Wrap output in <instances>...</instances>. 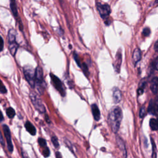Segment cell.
Returning <instances> with one entry per match:
<instances>
[{
	"instance_id": "obj_1",
	"label": "cell",
	"mask_w": 158,
	"mask_h": 158,
	"mask_svg": "<svg viewBox=\"0 0 158 158\" xmlns=\"http://www.w3.org/2000/svg\"><path fill=\"white\" fill-rule=\"evenodd\" d=\"M122 118L123 114L121 108L116 106L113 108L110 111L108 114V122L114 133H116L119 131Z\"/></svg>"
},
{
	"instance_id": "obj_2",
	"label": "cell",
	"mask_w": 158,
	"mask_h": 158,
	"mask_svg": "<svg viewBox=\"0 0 158 158\" xmlns=\"http://www.w3.org/2000/svg\"><path fill=\"white\" fill-rule=\"evenodd\" d=\"M16 31L14 29L9 30L8 34V48L10 53L13 56H15L19 48V44L16 41Z\"/></svg>"
},
{
	"instance_id": "obj_3",
	"label": "cell",
	"mask_w": 158,
	"mask_h": 158,
	"mask_svg": "<svg viewBox=\"0 0 158 158\" xmlns=\"http://www.w3.org/2000/svg\"><path fill=\"white\" fill-rule=\"evenodd\" d=\"M35 87H37L38 91L41 94L44 93L46 88V84L44 79L43 70L40 66H38L36 69Z\"/></svg>"
},
{
	"instance_id": "obj_4",
	"label": "cell",
	"mask_w": 158,
	"mask_h": 158,
	"mask_svg": "<svg viewBox=\"0 0 158 158\" xmlns=\"http://www.w3.org/2000/svg\"><path fill=\"white\" fill-rule=\"evenodd\" d=\"M24 77L32 88L35 87L36 69L30 66H25L23 68Z\"/></svg>"
},
{
	"instance_id": "obj_5",
	"label": "cell",
	"mask_w": 158,
	"mask_h": 158,
	"mask_svg": "<svg viewBox=\"0 0 158 158\" xmlns=\"http://www.w3.org/2000/svg\"><path fill=\"white\" fill-rule=\"evenodd\" d=\"M30 98L33 106L40 113H46V109L44 104H43L41 99L37 93L35 91H31L30 94Z\"/></svg>"
},
{
	"instance_id": "obj_6",
	"label": "cell",
	"mask_w": 158,
	"mask_h": 158,
	"mask_svg": "<svg viewBox=\"0 0 158 158\" xmlns=\"http://www.w3.org/2000/svg\"><path fill=\"white\" fill-rule=\"evenodd\" d=\"M49 75H50L52 85L54 86L56 90L60 93V94L63 97H65L66 95V88L64 83L55 74L50 73Z\"/></svg>"
},
{
	"instance_id": "obj_7",
	"label": "cell",
	"mask_w": 158,
	"mask_h": 158,
	"mask_svg": "<svg viewBox=\"0 0 158 158\" xmlns=\"http://www.w3.org/2000/svg\"><path fill=\"white\" fill-rule=\"evenodd\" d=\"M96 8L97 10L99 12L100 16L103 19H105L108 18L111 12L110 6L108 4H101L100 3H96Z\"/></svg>"
},
{
	"instance_id": "obj_8",
	"label": "cell",
	"mask_w": 158,
	"mask_h": 158,
	"mask_svg": "<svg viewBox=\"0 0 158 158\" xmlns=\"http://www.w3.org/2000/svg\"><path fill=\"white\" fill-rule=\"evenodd\" d=\"M2 127H3V133H4L5 137V139L6 140L8 149L10 151V152L12 153L14 150V146H13V141H12V139H11V133L10 129L9 127L5 124L3 125Z\"/></svg>"
},
{
	"instance_id": "obj_9",
	"label": "cell",
	"mask_w": 158,
	"mask_h": 158,
	"mask_svg": "<svg viewBox=\"0 0 158 158\" xmlns=\"http://www.w3.org/2000/svg\"><path fill=\"white\" fill-rule=\"evenodd\" d=\"M38 143L42 149V154L44 157H48L50 155V151L47 146L46 140L44 138H39L38 139Z\"/></svg>"
},
{
	"instance_id": "obj_10",
	"label": "cell",
	"mask_w": 158,
	"mask_h": 158,
	"mask_svg": "<svg viewBox=\"0 0 158 158\" xmlns=\"http://www.w3.org/2000/svg\"><path fill=\"white\" fill-rule=\"evenodd\" d=\"M148 112L151 114H158V98H157L155 101L151 99L148 105Z\"/></svg>"
},
{
	"instance_id": "obj_11",
	"label": "cell",
	"mask_w": 158,
	"mask_h": 158,
	"mask_svg": "<svg viewBox=\"0 0 158 158\" xmlns=\"http://www.w3.org/2000/svg\"><path fill=\"white\" fill-rule=\"evenodd\" d=\"M122 52H121V50L119 49L117 52V54L116 56V61L113 65L114 69L117 73L120 72L121 67V64H122Z\"/></svg>"
},
{
	"instance_id": "obj_12",
	"label": "cell",
	"mask_w": 158,
	"mask_h": 158,
	"mask_svg": "<svg viewBox=\"0 0 158 158\" xmlns=\"http://www.w3.org/2000/svg\"><path fill=\"white\" fill-rule=\"evenodd\" d=\"M141 58V51L140 48H137L133 52L132 55V60L134 66H136L137 64L140 61Z\"/></svg>"
},
{
	"instance_id": "obj_13",
	"label": "cell",
	"mask_w": 158,
	"mask_h": 158,
	"mask_svg": "<svg viewBox=\"0 0 158 158\" xmlns=\"http://www.w3.org/2000/svg\"><path fill=\"white\" fill-rule=\"evenodd\" d=\"M113 101L116 104H118L120 102V101L122 99V93L121 90L117 88L114 87L113 90Z\"/></svg>"
},
{
	"instance_id": "obj_14",
	"label": "cell",
	"mask_w": 158,
	"mask_h": 158,
	"mask_svg": "<svg viewBox=\"0 0 158 158\" xmlns=\"http://www.w3.org/2000/svg\"><path fill=\"white\" fill-rule=\"evenodd\" d=\"M91 112H92L94 119L96 121H98L100 119L101 114L98 106L96 104H93L91 106Z\"/></svg>"
},
{
	"instance_id": "obj_15",
	"label": "cell",
	"mask_w": 158,
	"mask_h": 158,
	"mask_svg": "<svg viewBox=\"0 0 158 158\" xmlns=\"http://www.w3.org/2000/svg\"><path fill=\"white\" fill-rule=\"evenodd\" d=\"M10 9L15 19H18V10L16 0H10Z\"/></svg>"
},
{
	"instance_id": "obj_16",
	"label": "cell",
	"mask_w": 158,
	"mask_h": 158,
	"mask_svg": "<svg viewBox=\"0 0 158 158\" xmlns=\"http://www.w3.org/2000/svg\"><path fill=\"white\" fill-rule=\"evenodd\" d=\"M150 88L152 93L157 94L158 93V77H154L152 79Z\"/></svg>"
},
{
	"instance_id": "obj_17",
	"label": "cell",
	"mask_w": 158,
	"mask_h": 158,
	"mask_svg": "<svg viewBox=\"0 0 158 158\" xmlns=\"http://www.w3.org/2000/svg\"><path fill=\"white\" fill-rule=\"evenodd\" d=\"M25 128L26 130L32 135H35L37 133V130L35 126L30 121H27L25 124Z\"/></svg>"
},
{
	"instance_id": "obj_18",
	"label": "cell",
	"mask_w": 158,
	"mask_h": 158,
	"mask_svg": "<svg viewBox=\"0 0 158 158\" xmlns=\"http://www.w3.org/2000/svg\"><path fill=\"white\" fill-rule=\"evenodd\" d=\"M117 143H118V145L119 149L122 152L125 158H126L127 157V150H126L125 145V143H124L123 140L120 137H117Z\"/></svg>"
},
{
	"instance_id": "obj_19",
	"label": "cell",
	"mask_w": 158,
	"mask_h": 158,
	"mask_svg": "<svg viewBox=\"0 0 158 158\" xmlns=\"http://www.w3.org/2000/svg\"><path fill=\"white\" fill-rule=\"evenodd\" d=\"M149 126L152 130H158V120L156 119H151L149 121Z\"/></svg>"
},
{
	"instance_id": "obj_20",
	"label": "cell",
	"mask_w": 158,
	"mask_h": 158,
	"mask_svg": "<svg viewBox=\"0 0 158 158\" xmlns=\"http://www.w3.org/2000/svg\"><path fill=\"white\" fill-rule=\"evenodd\" d=\"M6 114H7L8 117L10 119H13L14 118V116H16V111L11 107H10V108H7V110L6 111Z\"/></svg>"
},
{
	"instance_id": "obj_21",
	"label": "cell",
	"mask_w": 158,
	"mask_h": 158,
	"mask_svg": "<svg viewBox=\"0 0 158 158\" xmlns=\"http://www.w3.org/2000/svg\"><path fill=\"white\" fill-rule=\"evenodd\" d=\"M51 141L52 144H53L54 146L55 147V148L56 149L60 148V143L58 141V138L56 136H52L51 137Z\"/></svg>"
},
{
	"instance_id": "obj_22",
	"label": "cell",
	"mask_w": 158,
	"mask_h": 158,
	"mask_svg": "<svg viewBox=\"0 0 158 158\" xmlns=\"http://www.w3.org/2000/svg\"><path fill=\"white\" fill-rule=\"evenodd\" d=\"M80 68L82 69L84 74L86 76H88L89 75V71L88 69V66L85 63H82V65L80 66Z\"/></svg>"
},
{
	"instance_id": "obj_23",
	"label": "cell",
	"mask_w": 158,
	"mask_h": 158,
	"mask_svg": "<svg viewBox=\"0 0 158 158\" xmlns=\"http://www.w3.org/2000/svg\"><path fill=\"white\" fill-rule=\"evenodd\" d=\"M73 56H74V60L75 61L77 64L80 67V66H81V65H82V63H80V59H79V57L78 54L77 53V52H76L75 51L74 52Z\"/></svg>"
},
{
	"instance_id": "obj_24",
	"label": "cell",
	"mask_w": 158,
	"mask_h": 158,
	"mask_svg": "<svg viewBox=\"0 0 158 158\" xmlns=\"http://www.w3.org/2000/svg\"><path fill=\"white\" fill-rule=\"evenodd\" d=\"M0 93L2 94H6L7 93V89L2 83L1 79H0Z\"/></svg>"
},
{
	"instance_id": "obj_25",
	"label": "cell",
	"mask_w": 158,
	"mask_h": 158,
	"mask_svg": "<svg viewBox=\"0 0 158 158\" xmlns=\"http://www.w3.org/2000/svg\"><path fill=\"white\" fill-rule=\"evenodd\" d=\"M143 35L144 37H148L149 36L150 33H151V30L149 27H145L144 28V29L143 30V32H142Z\"/></svg>"
},
{
	"instance_id": "obj_26",
	"label": "cell",
	"mask_w": 158,
	"mask_h": 158,
	"mask_svg": "<svg viewBox=\"0 0 158 158\" xmlns=\"http://www.w3.org/2000/svg\"><path fill=\"white\" fill-rule=\"evenodd\" d=\"M146 114V109L145 106H142L139 112V116L140 118H143Z\"/></svg>"
},
{
	"instance_id": "obj_27",
	"label": "cell",
	"mask_w": 158,
	"mask_h": 158,
	"mask_svg": "<svg viewBox=\"0 0 158 158\" xmlns=\"http://www.w3.org/2000/svg\"><path fill=\"white\" fill-rule=\"evenodd\" d=\"M4 48V40L3 38L0 36V52H2Z\"/></svg>"
},
{
	"instance_id": "obj_28",
	"label": "cell",
	"mask_w": 158,
	"mask_h": 158,
	"mask_svg": "<svg viewBox=\"0 0 158 158\" xmlns=\"http://www.w3.org/2000/svg\"><path fill=\"white\" fill-rule=\"evenodd\" d=\"M154 67L156 71H158V57L156 59L154 63Z\"/></svg>"
},
{
	"instance_id": "obj_29",
	"label": "cell",
	"mask_w": 158,
	"mask_h": 158,
	"mask_svg": "<svg viewBox=\"0 0 158 158\" xmlns=\"http://www.w3.org/2000/svg\"><path fill=\"white\" fill-rule=\"evenodd\" d=\"M0 143H1L3 146H5V143H4V140L3 138V135L2 133L0 132Z\"/></svg>"
},
{
	"instance_id": "obj_30",
	"label": "cell",
	"mask_w": 158,
	"mask_h": 158,
	"mask_svg": "<svg viewBox=\"0 0 158 158\" xmlns=\"http://www.w3.org/2000/svg\"><path fill=\"white\" fill-rule=\"evenodd\" d=\"M154 49L156 51H158V40L156 41V42L154 44Z\"/></svg>"
},
{
	"instance_id": "obj_31",
	"label": "cell",
	"mask_w": 158,
	"mask_h": 158,
	"mask_svg": "<svg viewBox=\"0 0 158 158\" xmlns=\"http://www.w3.org/2000/svg\"><path fill=\"white\" fill-rule=\"evenodd\" d=\"M55 155H56V158H63V156H62L60 152H58V151L56 152Z\"/></svg>"
},
{
	"instance_id": "obj_32",
	"label": "cell",
	"mask_w": 158,
	"mask_h": 158,
	"mask_svg": "<svg viewBox=\"0 0 158 158\" xmlns=\"http://www.w3.org/2000/svg\"><path fill=\"white\" fill-rule=\"evenodd\" d=\"M4 121V116L3 115L2 112L0 111V122H2Z\"/></svg>"
},
{
	"instance_id": "obj_33",
	"label": "cell",
	"mask_w": 158,
	"mask_h": 158,
	"mask_svg": "<svg viewBox=\"0 0 158 158\" xmlns=\"http://www.w3.org/2000/svg\"><path fill=\"white\" fill-rule=\"evenodd\" d=\"M45 118H46V122H47L48 124H49V123L51 122V121H50V120L49 119V118H48V115H47V116L46 115V116H45Z\"/></svg>"
},
{
	"instance_id": "obj_34",
	"label": "cell",
	"mask_w": 158,
	"mask_h": 158,
	"mask_svg": "<svg viewBox=\"0 0 158 158\" xmlns=\"http://www.w3.org/2000/svg\"><path fill=\"white\" fill-rule=\"evenodd\" d=\"M59 1L60 2L61 5H63V3H64V0H59Z\"/></svg>"
},
{
	"instance_id": "obj_35",
	"label": "cell",
	"mask_w": 158,
	"mask_h": 158,
	"mask_svg": "<svg viewBox=\"0 0 158 158\" xmlns=\"http://www.w3.org/2000/svg\"><path fill=\"white\" fill-rule=\"evenodd\" d=\"M155 4H158V0H156V1H155Z\"/></svg>"
}]
</instances>
